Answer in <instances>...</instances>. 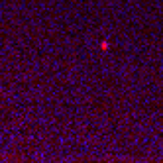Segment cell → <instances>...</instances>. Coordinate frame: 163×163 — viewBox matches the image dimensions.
Segmentation results:
<instances>
[{
	"instance_id": "1",
	"label": "cell",
	"mask_w": 163,
	"mask_h": 163,
	"mask_svg": "<svg viewBox=\"0 0 163 163\" xmlns=\"http://www.w3.org/2000/svg\"><path fill=\"white\" fill-rule=\"evenodd\" d=\"M100 49H108V41H102L100 43Z\"/></svg>"
}]
</instances>
